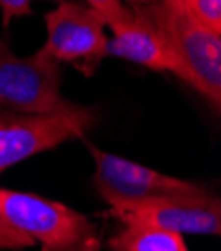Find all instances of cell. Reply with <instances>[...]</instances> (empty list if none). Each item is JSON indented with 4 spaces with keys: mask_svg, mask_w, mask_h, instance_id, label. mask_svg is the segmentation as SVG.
<instances>
[{
    "mask_svg": "<svg viewBox=\"0 0 221 251\" xmlns=\"http://www.w3.org/2000/svg\"><path fill=\"white\" fill-rule=\"evenodd\" d=\"M86 4L102 16V20L106 22V26H110V30L114 26L132 20L134 16V10L125 6L123 0H86Z\"/></svg>",
    "mask_w": 221,
    "mask_h": 251,
    "instance_id": "obj_10",
    "label": "cell"
},
{
    "mask_svg": "<svg viewBox=\"0 0 221 251\" xmlns=\"http://www.w3.org/2000/svg\"><path fill=\"white\" fill-rule=\"evenodd\" d=\"M108 245L112 251H189L183 235L136 222L123 224Z\"/></svg>",
    "mask_w": 221,
    "mask_h": 251,
    "instance_id": "obj_9",
    "label": "cell"
},
{
    "mask_svg": "<svg viewBox=\"0 0 221 251\" xmlns=\"http://www.w3.org/2000/svg\"><path fill=\"white\" fill-rule=\"evenodd\" d=\"M90 153L96 164L94 183L110 207L155 198H187L209 194L199 183L160 174L132 160L120 158L116 153L100 151L94 146H90Z\"/></svg>",
    "mask_w": 221,
    "mask_h": 251,
    "instance_id": "obj_6",
    "label": "cell"
},
{
    "mask_svg": "<svg viewBox=\"0 0 221 251\" xmlns=\"http://www.w3.org/2000/svg\"><path fill=\"white\" fill-rule=\"evenodd\" d=\"M192 74L194 88L215 110L221 104V34L201 24L185 0H155L142 6Z\"/></svg>",
    "mask_w": 221,
    "mask_h": 251,
    "instance_id": "obj_2",
    "label": "cell"
},
{
    "mask_svg": "<svg viewBox=\"0 0 221 251\" xmlns=\"http://www.w3.org/2000/svg\"><path fill=\"white\" fill-rule=\"evenodd\" d=\"M34 245V241L28 235H24L22 231L14 229L10 224H6L2 217H0V251L2 249H24Z\"/></svg>",
    "mask_w": 221,
    "mask_h": 251,
    "instance_id": "obj_12",
    "label": "cell"
},
{
    "mask_svg": "<svg viewBox=\"0 0 221 251\" xmlns=\"http://www.w3.org/2000/svg\"><path fill=\"white\" fill-rule=\"evenodd\" d=\"M112 215H116L122 224H146L179 235L221 233V201L211 194L122 203L112 207Z\"/></svg>",
    "mask_w": 221,
    "mask_h": 251,
    "instance_id": "obj_7",
    "label": "cell"
},
{
    "mask_svg": "<svg viewBox=\"0 0 221 251\" xmlns=\"http://www.w3.org/2000/svg\"><path fill=\"white\" fill-rule=\"evenodd\" d=\"M46 42L38 50L60 62H70L84 76H92L106 58V22L88 4L60 2L46 14Z\"/></svg>",
    "mask_w": 221,
    "mask_h": 251,
    "instance_id": "obj_4",
    "label": "cell"
},
{
    "mask_svg": "<svg viewBox=\"0 0 221 251\" xmlns=\"http://www.w3.org/2000/svg\"><path fill=\"white\" fill-rule=\"evenodd\" d=\"M60 64L36 52L16 56L0 40V106L22 112H60L74 104L60 94Z\"/></svg>",
    "mask_w": 221,
    "mask_h": 251,
    "instance_id": "obj_5",
    "label": "cell"
},
{
    "mask_svg": "<svg viewBox=\"0 0 221 251\" xmlns=\"http://www.w3.org/2000/svg\"><path fill=\"white\" fill-rule=\"evenodd\" d=\"M125 2H130V8H140V6H147L155 0H125Z\"/></svg>",
    "mask_w": 221,
    "mask_h": 251,
    "instance_id": "obj_14",
    "label": "cell"
},
{
    "mask_svg": "<svg viewBox=\"0 0 221 251\" xmlns=\"http://www.w3.org/2000/svg\"><path fill=\"white\" fill-rule=\"evenodd\" d=\"M96 124V112L72 106L60 112H22L0 106V174L8 168L84 136Z\"/></svg>",
    "mask_w": 221,
    "mask_h": 251,
    "instance_id": "obj_3",
    "label": "cell"
},
{
    "mask_svg": "<svg viewBox=\"0 0 221 251\" xmlns=\"http://www.w3.org/2000/svg\"><path fill=\"white\" fill-rule=\"evenodd\" d=\"M0 217L42 251H100V233L80 211L38 194L0 187Z\"/></svg>",
    "mask_w": 221,
    "mask_h": 251,
    "instance_id": "obj_1",
    "label": "cell"
},
{
    "mask_svg": "<svg viewBox=\"0 0 221 251\" xmlns=\"http://www.w3.org/2000/svg\"><path fill=\"white\" fill-rule=\"evenodd\" d=\"M132 10V20L112 28L114 36L108 38L106 56L128 60L155 72H170L185 84L194 86L192 74L185 68L177 52L172 48L168 38L162 34V30L146 12V8L140 6Z\"/></svg>",
    "mask_w": 221,
    "mask_h": 251,
    "instance_id": "obj_8",
    "label": "cell"
},
{
    "mask_svg": "<svg viewBox=\"0 0 221 251\" xmlns=\"http://www.w3.org/2000/svg\"><path fill=\"white\" fill-rule=\"evenodd\" d=\"M34 0H0V10H2V20L4 24H8L12 18H22L32 14V4Z\"/></svg>",
    "mask_w": 221,
    "mask_h": 251,
    "instance_id": "obj_13",
    "label": "cell"
},
{
    "mask_svg": "<svg viewBox=\"0 0 221 251\" xmlns=\"http://www.w3.org/2000/svg\"><path fill=\"white\" fill-rule=\"evenodd\" d=\"M194 16L215 34H221V0H185Z\"/></svg>",
    "mask_w": 221,
    "mask_h": 251,
    "instance_id": "obj_11",
    "label": "cell"
}]
</instances>
